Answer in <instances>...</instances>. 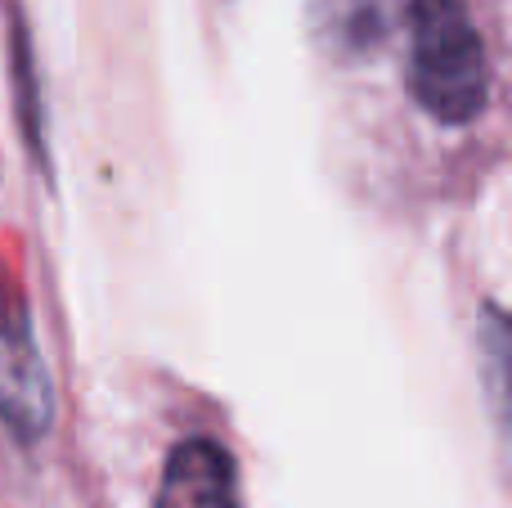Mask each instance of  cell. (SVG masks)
<instances>
[{
  "label": "cell",
  "instance_id": "obj_2",
  "mask_svg": "<svg viewBox=\"0 0 512 508\" xmlns=\"http://www.w3.org/2000/svg\"><path fill=\"white\" fill-rule=\"evenodd\" d=\"M0 423L23 446L50 437L54 423V383L41 347H36L27 306L14 288H0Z\"/></svg>",
  "mask_w": 512,
  "mask_h": 508
},
{
  "label": "cell",
  "instance_id": "obj_3",
  "mask_svg": "<svg viewBox=\"0 0 512 508\" xmlns=\"http://www.w3.org/2000/svg\"><path fill=\"white\" fill-rule=\"evenodd\" d=\"M153 508H239L234 459L216 441L189 437L171 450Z\"/></svg>",
  "mask_w": 512,
  "mask_h": 508
},
{
  "label": "cell",
  "instance_id": "obj_4",
  "mask_svg": "<svg viewBox=\"0 0 512 508\" xmlns=\"http://www.w3.org/2000/svg\"><path fill=\"white\" fill-rule=\"evenodd\" d=\"M306 18L333 59H360L387 36L391 0H306Z\"/></svg>",
  "mask_w": 512,
  "mask_h": 508
},
{
  "label": "cell",
  "instance_id": "obj_1",
  "mask_svg": "<svg viewBox=\"0 0 512 508\" xmlns=\"http://www.w3.org/2000/svg\"><path fill=\"white\" fill-rule=\"evenodd\" d=\"M409 81L436 122L463 126L486 108V45L463 0H409Z\"/></svg>",
  "mask_w": 512,
  "mask_h": 508
}]
</instances>
